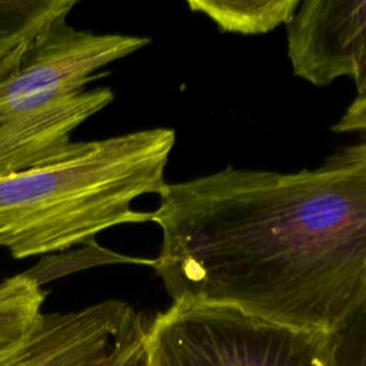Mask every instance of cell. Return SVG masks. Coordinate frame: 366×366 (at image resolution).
I'll return each instance as SVG.
<instances>
[{
	"label": "cell",
	"mask_w": 366,
	"mask_h": 366,
	"mask_svg": "<svg viewBox=\"0 0 366 366\" xmlns=\"http://www.w3.org/2000/svg\"><path fill=\"white\" fill-rule=\"evenodd\" d=\"M286 26L297 77L326 86L346 76L366 94V0H305Z\"/></svg>",
	"instance_id": "cell-5"
},
{
	"label": "cell",
	"mask_w": 366,
	"mask_h": 366,
	"mask_svg": "<svg viewBox=\"0 0 366 366\" xmlns=\"http://www.w3.org/2000/svg\"><path fill=\"white\" fill-rule=\"evenodd\" d=\"M337 133H360L366 139V94L356 96L343 116L333 126Z\"/></svg>",
	"instance_id": "cell-13"
},
{
	"label": "cell",
	"mask_w": 366,
	"mask_h": 366,
	"mask_svg": "<svg viewBox=\"0 0 366 366\" xmlns=\"http://www.w3.org/2000/svg\"><path fill=\"white\" fill-rule=\"evenodd\" d=\"M114 99L109 87L80 90L0 123V177L50 164L76 153L71 136Z\"/></svg>",
	"instance_id": "cell-7"
},
{
	"label": "cell",
	"mask_w": 366,
	"mask_h": 366,
	"mask_svg": "<svg viewBox=\"0 0 366 366\" xmlns=\"http://www.w3.org/2000/svg\"><path fill=\"white\" fill-rule=\"evenodd\" d=\"M79 0H0V81L31 46L64 21Z\"/></svg>",
	"instance_id": "cell-8"
},
{
	"label": "cell",
	"mask_w": 366,
	"mask_h": 366,
	"mask_svg": "<svg viewBox=\"0 0 366 366\" xmlns=\"http://www.w3.org/2000/svg\"><path fill=\"white\" fill-rule=\"evenodd\" d=\"M146 353L149 366H330L325 332L189 302L147 323Z\"/></svg>",
	"instance_id": "cell-3"
},
{
	"label": "cell",
	"mask_w": 366,
	"mask_h": 366,
	"mask_svg": "<svg viewBox=\"0 0 366 366\" xmlns=\"http://www.w3.org/2000/svg\"><path fill=\"white\" fill-rule=\"evenodd\" d=\"M173 129L83 142L57 162L0 177V247L14 259L63 252L152 213L132 207L166 186Z\"/></svg>",
	"instance_id": "cell-2"
},
{
	"label": "cell",
	"mask_w": 366,
	"mask_h": 366,
	"mask_svg": "<svg viewBox=\"0 0 366 366\" xmlns=\"http://www.w3.org/2000/svg\"><path fill=\"white\" fill-rule=\"evenodd\" d=\"M46 295L33 274L20 273L0 282V355L16 347L37 327Z\"/></svg>",
	"instance_id": "cell-10"
},
{
	"label": "cell",
	"mask_w": 366,
	"mask_h": 366,
	"mask_svg": "<svg viewBox=\"0 0 366 366\" xmlns=\"http://www.w3.org/2000/svg\"><path fill=\"white\" fill-rule=\"evenodd\" d=\"M137 313L114 299L71 312L43 313L30 336L0 355V366H96Z\"/></svg>",
	"instance_id": "cell-6"
},
{
	"label": "cell",
	"mask_w": 366,
	"mask_h": 366,
	"mask_svg": "<svg viewBox=\"0 0 366 366\" xmlns=\"http://www.w3.org/2000/svg\"><path fill=\"white\" fill-rule=\"evenodd\" d=\"M325 339L330 366H366V272L356 300Z\"/></svg>",
	"instance_id": "cell-11"
},
{
	"label": "cell",
	"mask_w": 366,
	"mask_h": 366,
	"mask_svg": "<svg viewBox=\"0 0 366 366\" xmlns=\"http://www.w3.org/2000/svg\"><path fill=\"white\" fill-rule=\"evenodd\" d=\"M149 43V37L97 34L60 21L0 81V123L83 90L94 79V71Z\"/></svg>",
	"instance_id": "cell-4"
},
{
	"label": "cell",
	"mask_w": 366,
	"mask_h": 366,
	"mask_svg": "<svg viewBox=\"0 0 366 366\" xmlns=\"http://www.w3.org/2000/svg\"><path fill=\"white\" fill-rule=\"evenodd\" d=\"M187 6L206 14L223 31L262 34L287 24L300 0H189Z\"/></svg>",
	"instance_id": "cell-9"
},
{
	"label": "cell",
	"mask_w": 366,
	"mask_h": 366,
	"mask_svg": "<svg viewBox=\"0 0 366 366\" xmlns=\"http://www.w3.org/2000/svg\"><path fill=\"white\" fill-rule=\"evenodd\" d=\"M159 197L152 267L173 302L326 333L356 300L366 272V142L317 169L226 167L166 183Z\"/></svg>",
	"instance_id": "cell-1"
},
{
	"label": "cell",
	"mask_w": 366,
	"mask_h": 366,
	"mask_svg": "<svg viewBox=\"0 0 366 366\" xmlns=\"http://www.w3.org/2000/svg\"><path fill=\"white\" fill-rule=\"evenodd\" d=\"M146 319L137 316L123 329L109 355L96 366H149L146 353Z\"/></svg>",
	"instance_id": "cell-12"
}]
</instances>
